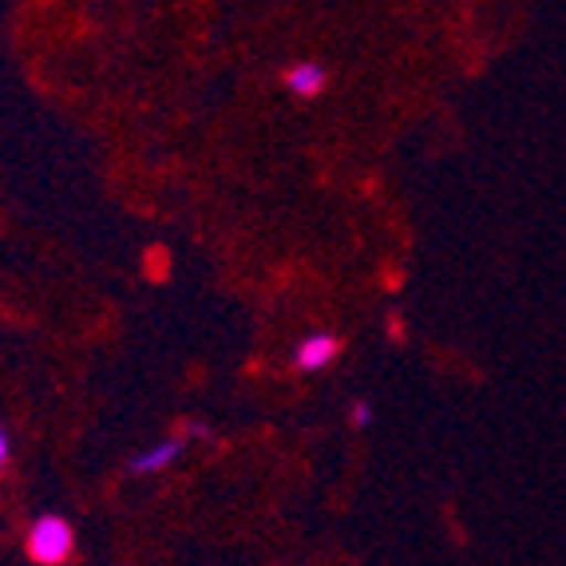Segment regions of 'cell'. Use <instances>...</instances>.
I'll return each mask as SVG.
<instances>
[{
	"instance_id": "6da1fadb",
	"label": "cell",
	"mask_w": 566,
	"mask_h": 566,
	"mask_svg": "<svg viewBox=\"0 0 566 566\" xmlns=\"http://www.w3.org/2000/svg\"><path fill=\"white\" fill-rule=\"evenodd\" d=\"M72 547H76V531H72V523H67L64 515H52V511L40 515V520L29 527V535H24V555L40 566L67 563V558H72Z\"/></svg>"
},
{
	"instance_id": "7a4b0ae2",
	"label": "cell",
	"mask_w": 566,
	"mask_h": 566,
	"mask_svg": "<svg viewBox=\"0 0 566 566\" xmlns=\"http://www.w3.org/2000/svg\"><path fill=\"white\" fill-rule=\"evenodd\" d=\"M337 357H340V337L329 329L310 333V337H302L297 349H293V365L302 368V373H322V368H329Z\"/></svg>"
},
{
	"instance_id": "3957f363",
	"label": "cell",
	"mask_w": 566,
	"mask_h": 566,
	"mask_svg": "<svg viewBox=\"0 0 566 566\" xmlns=\"http://www.w3.org/2000/svg\"><path fill=\"white\" fill-rule=\"evenodd\" d=\"M182 448H187V440H163V444H151L147 452H139L132 463H127V472H132V475H159V472H167L170 463L182 455Z\"/></svg>"
},
{
	"instance_id": "277c9868",
	"label": "cell",
	"mask_w": 566,
	"mask_h": 566,
	"mask_svg": "<svg viewBox=\"0 0 566 566\" xmlns=\"http://www.w3.org/2000/svg\"><path fill=\"white\" fill-rule=\"evenodd\" d=\"M282 84L290 87L297 99H313V95L325 92V84H329V72H325L322 64L305 60V64H293L290 72H282Z\"/></svg>"
},
{
	"instance_id": "5b68a950",
	"label": "cell",
	"mask_w": 566,
	"mask_h": 566,
	"mask_svg": "<svg viewBox=\"0 0 566 566\" xmlns=\"http://www.w3.org/2000/svg\"><path fill=\"white\" fill-rule=\"evenodd\" d=\"M349 424L353 428L373 424V405H368V400H353V405H349Z\"/></svg>"
},
{
	"instance_id": "8992f818",
	"label": "cell",
	"mask_w": 566,
	"mask_h": 566,
	"mask_svg": "<svg viewBox=\"0 0 566 566\" xmlns=\"http://www.w3.org/2000/svg\"><path fill=\"white\" fill-rule=\"evenodd\" d=\"M9 455H12L9 432H4V428H0V468H4V463H9Z\"/></svg>"
}]
</instances>
